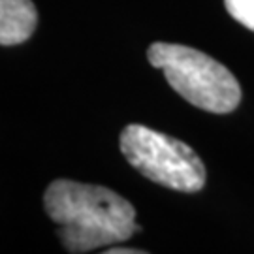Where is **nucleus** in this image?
<instances>
[{
    "instance_id": "f257e3e1",
    "label": "nucleus",
    "mask_w": 254,
    "mask_h": 254,
    "mask_svg": "<svg viewBox=\"0 0 254 254\" xmlns=\"http://www.w3.org/2000/svg\"><path fill=\"white\" fill-rule=\"evenodd\" d=\"M44 205L59 224L57 236L68 253H91L123 243L139 232L136 209L128 200L98 185L57 179L47 187Z\"/></svg>"
},
{
    "instance_id": "20e7f679",
    "label": "nucleus",
    "mask_w": 254,
    "mask_h": 254,
    "mask_svg": "<svg viewBox=\"0 0 254 254\" xmlns=\"http://www.w3.org/2000/svg\"><path fill=\"white\" fill-rule=\"evenodd\" d=\"M38 11L32 0H0V46H17L34 34Z\"/></svg>"
},
{
    "instance_id": "f03ea898",
    "label": "nucleus",
    "mask_w": 254,
    "mask_h": 254,
    "mask_svg": "<svg viewBox=\"0 0 254 254\" xmlns=\"http://www.w3.org/2000/svg\"><path fill=\"white\" fill-rule=\"evenodd\" d=\"M151 66L162 70L173 91L209 113H230L241 102V87L224 64L194 47L156 42L147 49Z\"/></svg>"
},
{
    "instance_id": "39448f33",
    "label": "nucleus",
    "mask_w": 254,
    "mask_h": 254,
    "mask_svg": "<svg viewBox=\"0 0 254 254\" xmlns=\"http://www.w3.org/2000/svg\"><path fill=\"white\" fill-rule=\"evenodd\" d=\"M228 13L249 30H254V0H224Z\"/></svg>"
},
{
    "instance_id": "7ed1b4c3",
    "label": "nucleus",
    "mask_w": 254,
    "mask_h": 254,
    "mask_svg": "<svg viewBox=\"0 0 254 254\" xmlns=\"http://www.w3.org/2000/svg\"><path fill=\"white\" fill-rule=\"evenodd\" d=\"M121 153L128 164L153 183L179 192H198L205 185V166L181 139L143 125H128L121 132Z\"/></svg>"
},
{
    "instance_id": "423d86ee",
    "label": "nucleus",
    "mask_w": 254,
    "mask_h": 254,
    "mask_svg": "<svg viewBox=\"0 0 254 254\" xmlns=\"http://www.w3.org/2000/svg\"><path fill=\"white\" fill-rule=\"evenodd\" d=\"M145 251H139V249H106V254H143Z\"/></svg>"
}]
</instances>
